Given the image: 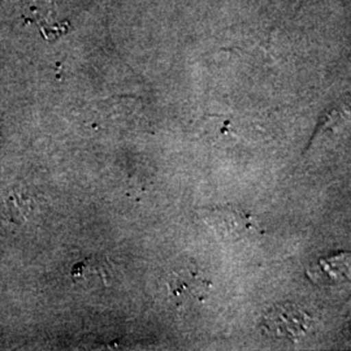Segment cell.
Wrapping results in <instances>:
<instances>
[{
  "instance_id": "cell-1",
  "label": "cell",
  "mask_w": 351,
  "mask_h": 351,
  "mask_svg": "<svg viewBox=\"0 0 351 351\" xmlns=\"http://www.w3.org/2000/svg\"><path fill=\"white\" fill-rule=\"evenodd\" d=\"M213 282L203 276L193 263L176 265L167 276V289L171 301L178 308H189L206 301Z\"/></svg>"
},
{
  "instance_id": "cell-2",
  "label": "cell",
  "mask_w": 351,
  "mask_h": 351,
  "mask_svg": "<svg viewBox=\"0 0 351 351\" xmlns=\"http://www.w3.org/2000/svg\"><path fill=\"white\" fill-rule=\"evenodd\" d=\"M264 326L275 337L297 342L313 328L314 320L298 307L282 304L274 307L265 315Z\"/></svg>"
}]
</instances>
